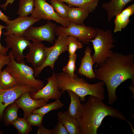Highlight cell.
I'll return each mask as SVG.
<instances>
[{
  "instance_id": "11",
  "label": "cell",
  "mask_w": 134,
  "mask_h": 134,
  "mask_svg": "<svg viewBox=\"0 0 134 134\" xmlns=\"http://www.w3.org/2000/svg\"><path fill=\"white\" fill-rule=\"evenodd\" d=\"M5 41L6 47L11 49L15 61L18 63H25L24 60L25 56L23 52L30 44L29 40L23 36L12 35L6 36Z\"/></svg>"
},
{
  "instance_id": "31",
  "label": "cell",
  "mask_w": 134,
  "mask_h": 134,
  "mask_svg": "<svg viewBox=\"0 0 134 134\" xmlns=\"http://www.w3.org/2000/svg\"><path fill=\"white\" fill-rule=\"evenodd\" d=\"M32 113L28 116L27 119L29 123L31 126H37L39 127L42 125V120L44 115Z\"/></svg>"
},
{
  "instance_id": "29",
  "label": "cell",
  "mask_w": 134,
  "mask_h": 134,
  "mask_svg": "<svg viewBox=\"0 0 134 134\" xmlns=\"http://www.w3.org/2000/svg\"><path fill=\"white\" fill-rule=\"evenodd\" d=\"M68 45L67 50L69 56H72L75 54L76 51L83 47V45L76 37L72 36H68Z\"/></svg>"
},
{
  "instance_id": "19",
  "label": "cell",
  "mask_w": 134,
  "mask_h": 134,
  "mask_svg": "<svg viewBox=\"0 0 134 134\" xmlns=\"http://www.w3.org/2000/svg\"><path fill=\"white\" fill-rule=\"evenodd\" d=\"M134 13V4H133L123 9L115 16L114 32H120L129 23L130 17Z\"/></svg>"
},
{
  "instance_id": "18",
  "label": "cell",
  "mask_w": 134,
  "mask_h": 134,
  "mask_svg": "<svg viewBox=\"0 0 134 134\" xmlns=\"http://www.w3.org/2000/svg\"><path fill=\"white\" fill-rule=\"evenodd\" d=\"M134 0H111L108 3H103L102 7L106 11L107 21H110L114 16L120 13L129 2Z\"/></svg>"
},
{
  "instance_id": "12",
  "label": "cell",
  "mask_w": 134,
  "mask_h": 134,
  "mask_svg": "<svg viewBox=\"0 0 134 134\" xmlns=\"http://www.w3.org/2000/svg\"><path fill=\"white\" fill-rule=\"evenodd\" d=\"M46 79L47 81L46 85L36 92L31 93V97L35 100L59 99L63 93L58 88L56 73L53 72L52 76Z\"/></svg>"
},
{
  "instance_id": "1",
  "label": "cell",
  "mask_w": 134,
  "mask_h": 134,
  "mask_svg": "<svg viewBox=\"0 0 134 134\" xmlns=\"http://www.w3.org/2000/svg\"><path fill=\"white\" fill-rule=\"evenodd\" d=\"M99 67L94 70L95 78L103 81L108 92V103L111 104L116 101V90L122 83L128 79L134 83V55H125L113 52Z\"/></svg>"
},
{
  "instance_id": "38",
  "label": "cell",
  "mask_w": 134,
  "mask_h": 134,
  "mask_svg": "<svg viewBox=\"0 0 134 134\" xmlns=\"http://www.w3.org/2000/svg\"><path fill=\"white\" fill-rule=\"evenodd\" d=\"M1 134V133H0V134Z\"/></svg>"
},
{
  "instance_id": "22",
  "label": "cell",
  "mask_w": 134,
  "mask_h": 134,
  "mask_svg": "<svg viewBox=\"0 0 134 134\" xmlns=\"http://www.w3.org/2000/svg\"><path fill=\"white\" fill-rule=\"evenodd\" d=\"M66 2L70 7H76L84 8L92 12L96 9L99 0H60Z\"/></svg>"
},
{
  "instance_id": "20",
  "label": "cell",
  "mask_w": 134,
  "mask_h": 134,
  "mask_svg": "<svg viewBox=\"0 0 134 134\" xmlns=\"http://www.w3.org/2000/svg\"><path fill=\"white\" fill-rule=\"evenodd\" d=\"M90 12L84 8L74 7H70L67 17L70 22L75 24L83 25L88 17Z\"/></svg>"
},
{
  "instance_id": "26",
  "label": "cell",
  "mask_w": 134,
  "mask_h": 134,
  "mask_svg": "<svg viewBox=\"0 0 134 134\" xmlns=\"http://www.w3.org/2000/svg\"><path fill=\"white\" fill-rule=\"evenodd\" d=\"M11 124L17 130L18 134H27L32 130L31 126L24 118H22L18 117Z\"/></svg>"
},
{
  "instance_id": "34",
  "label": "cell",
  "mask_w": 134,
  "mask_h": 134,
  "mask_svg": "<svg viewBox=\"0 0 134 134\" xmlns=\"http://www.w3.org/2000/svg\"><path fill=\"white\" fill-rule=\"evenodd\" d=\"M6 26H2L0 24V54L7 55V52L9 49L7 47H5L2 46L0 42V39L2 33V30L5 28Z\"/></svg>"
},
{
  "instance_id": "13",
  "label": "cell",
  "mask_w": 134,
  "mask_h": 134,
  "mask_svg": "<svg viewBox=\"0 0 134 134\" xmlns=\"http://www.w3.org/2000/svg\"><path fill=\"white\" fill-rule=\"evenodd\" d=\"M40 20L31 16H19L14 20H10L5 28L6 31L3 34L6 36L12 35L23 36L25 32L30 26Z\"/></svg>"
},
{
  "instance_id": "35",
  "label": "cell",
  "mask_w": 134,
  "mask_h": 134,
  "mask_svg": "<svg viewBox=\"0 0 134 134\" xmlns=\"http://www.w3.org/2000/svg\"><path fill=\"white\" fill-rule=\"evenodd\" d=\"M37 134H52V130L45 128L43 125L39 127L37 132Z\"/></svg>"
},
{
  "instance_id": "5",
  "label": "cell",
  "mask_w": 134,
  "mask_h": 134,
  "mask_svg": "<svg viewBox=\"0 0 134 134\" xmlns=\"http://www.w3.org/2000/svg\"><path fill=\"white\" fill-rule=\"evenodd\" d=\"M97 34L91 42L92 43L94 53L92 57L95 67L97 68L107 58L110 57L115 47V40L112 31L110 29L105 30L96 28Z\"/></svg>"
},
{
  "instance_id": "23",
  "label": "cell",
  "mask_w": 134,
  "mask_h": 134,
  "mask_svg": "<svg viewBox=\"0 0 134 134\" xmlns=\"http://www.w3.org/2000/svg\"><path fill=\"white\" fill-rule=\"evenodd\" d=\"M19 107L14 102L10 104L4 110L2 117L6 125L11 124L17 118L18 111Z\"/></svg>"
},
{
  "instance_id": "30",
  "label": "cell",
  "mask_w": 134,
  "mask_h": 134,
  "mask_svg": "<svg viewBox=\"0 0 134 134\" xmlns=\"http://www.w3.org/2000/svg\"><path fill=\"white\" fill-rule=\"evenodd\" d=\"M77 57L76 53L72 56H69V58L67 64L63 68V71L67 74L72 78H74L77 75L74 73Z\"/></svg>"
},
{
  "instance_id": "33",
  "label": "cell",
  "mask_w": 134,
  "mask_h": 134,
  "mask_svg": "<svg viewBox=\"0 0 134 134\" xmlns=\"http://www.w3.org/2000/svg\"><path fill=\"white\" fill-rule=\"evenodd\" d=\"M10 62V57L8 55L0 54V72L3 67L8 64Z\"/></svg>"
},
{
  "instance_id": "14",
  "label": "cell",
  "mask_w": 134,
  "mask_h": 134,
  "mask_svg": "<svg viewBox=\"0 0 134 134\" xmlns=\"http://www.w3.org/2000/svg\"><path fill=\"white\" fill-rule=\"evenodd\" d=\"M27 47L29 49V51L25 56L27 62L34 68L41 67L46 58L45 46L41 42L33 41L30 42Z\"/></svg>"
},
{
  "instance_id": "2",
  "label": "cell",
  "mask_w": 134,
  "mask_h": 134,
  "mask_svg": "<svg viewBox=\"0 0 134 134\" xmlns=\"http://www.w3.org/2000/svg\"><path fill=\"white\" fill-rule=\"evenodd\" d=\"M98 98L90 95L85 103H81V108L77 119L82 134H97V130L107 116L126 120L131 124L119 110L105 104Z\"/></svg>"
},
{
  "instance_id": "36",
  "label": "cell",
  "mask_w": 134,
  "mask_h": 134,
  "mask_svg": "<svg viewBox=\"0 0 134 134\" xmlns=\"http://www.w3.org/2000/svg\"><path fill=\"white\" fill-rule=\"evenodd\" d=\"M10 19L9 17L4 14L0 10V20L5 22L7 26L9 23L10 20L9 19Z\"/></svg>"
},
{
  "instance_id": "21",
  "label": "cell",
  "mask_w": 134,
  "mask_h": 134,
  "mask_svg": "<svg viewBox=\"0 0 134 134\" xmlns=\"http://www.w3.org/2000/svg\"><path fill=\"white\" fill-rule=\"evenodd\" d=\"M66 91L69 94L70 99V103L67 110V112L72 118L77 119L81 108L80 97L72 91L69 90Z\"/></svg>"
},
{
  "instance_id": "4",
  "label": "cell",
  "mask_w": 134,
  "mask_h": 134,
  "mask_svg": "<svg viewBox=\"0 0 134 134\" xmlns=\"http://www.w3.org/2000/svg\"><path fill=\"white\" fill-rule=\"evenodd\" d=\"M8 55L10 62L5 68L17 81L18 85L23 86L32 87L37 90L44 86V82L36 79L34 76V69L25 64L19 63L15 60L10 51Z\"/></svg>"
},
{
  "instance_id": "9",
  "label": "cell",
  "mask_w": 134,
  "mask_h": 134,
  "mask_svg": "<svg viewBox=\"0 0 134 134\" xmlns=\"http://www.w3.org/2000/svg\"><path fill=\"white\" fill-rule=\"evenodd\" d=\"M34 7L31 14L32 17L40 20H52L65 27L69 26L70 22L67 18H63L59 16L46 0H34Z\"/></svg>"
},
{
  "instance_id": "32",
  "label": "cell",
  "mask_w": 134,
  "mask_h": 134,
  "mask_svg": "<svg viewBox=\"0 0 134 134\" xmlns=\"http://www.w3.org/2000/svg\"><path fill=\"white\" fill-rule=\"evenodd\" d=\"M52 134H68L65 127L60 122H58L55 128L52 130Z\"/></svg>"
},
{
  "instance_id": "24",
  "label": "cell",
  "mask_w": 134,
  "mask_h": 134,
  "mask_svg": "<svg viewBox=\"0 0 134 134\" xmlns=\"http://www.w3.org/2000/svg\"><path fill=\"white\" fill-rule=\"evenodd\" d=\"M18 85L14 77L5 69L0 72V88L5 90L14 87Z\"/></svg>"
},
{
  "instance_id": "25",
  "label": "cell",
  "mask_w": 134,
  "mask_h": 134,
  "mask_svg": "<svg viewBox=\"0 0 134 134\" xmlns=\"http://www.w3.org/2000/svg\"><path fill=\"white\" fill-rule=\"evenodd\" d=\"M34 3V0H20L17 14L21 17L27 16L33 12Z\"/></svg>"
},
{
  "instance_id": "16",
  "label": "cell",
  "mask_w": 134,
  "mask_h": 134,
  "mask_svg": "<svg viewBox=\"0 0 134 134\" xmlns=\"http://www.w3.org/2000/svg\"><path fill=\"white\" fill-rule=\"evenodd\" d=\"M58 120L66 128L70 134H82L80 125L77 119L72 118L67 111L59 112L57 113Z\"/></svg>"
},
{
  "instance_id": "8",
  "label": "cell",
  "mask_w": 134,
  "mask_h": 134,
  "mask_svg": "<svg viewBox=\"0 0 134 134\" xmlns=\"http://www.w3.org/2000/svg\"><path fill=\"white\" fill-rule=\"evenodd\" d=\"M56 24L48 21L45 24L35 27L32 25L25 32L23 36L27 40L41 42L46 41L52 43L55 40Z\"/></svg>"
},
{
  "instance_id": "28",
  "label": "cell",
  "mask_w": 134,
  "mask_h": 134,
  "mask_svg": "<svg viewBox=\"0 0 134 134\" xmlns=\"http://www.w3.org/2000/svg\"><path fill=\"white\" fill-rule=\"evenodd\" d=\"M64 105L59 99L56 100L55 101L48 104H46L39 108L34 110L32 113H38L45 115L49 111L53 110L58 109L62 107Z\"/></svg>"
},
{
  "instance_id": "17",
  "label": "cell",
  "mask_w": 134,
  "mask_h": 134,
  "mask_svg": "<svg viewBox=\"0 0 134 134\" xmlns=\"http://www.w3.org/2000/svg\"><path fill=\"white\" fill-rule=\"evenodd\" d=\"M92 49L89 46H87L84 51V56L81 59L78 73L90 79L95 78L93 68V63L91 55Z\"/></svg>"
},
{
  "instance_id": "27",
  "label": "cell",
  "mask_w": 134,
  "mask_h": 134,
  "mask_svg": "<svg viewBox=\"0 0 134 134\" xmlns=\"http://www.w3.org/2000/svg\"><path fill=\"white\" fill-rule=\"evenodd\" d=\"M51 5L54 10L60 17H67L70 7L60 0H50Z\"/></svg>"
},
{
  "instance_id": "7",
  "label": "cell",
  "mask_w": 134,
  "mask_h": 134,
  "mask_svg": "<svg viewBox=\"0 0 134 134\" xmlns=\"http://www.w3.org/2000/svg\"><path fill=\"white\" fill-rule=\"evenodd\" d=\"M55 43L51 47H45L47 57L44 64L41 67L34 68V76L36 77L39 75L44 68L49 66L53 69L56 61L59 57L63 53L67 51L68 48V36H58L55 39Z\"/></svg>"
},
{
  "instance_id": "3",
  "label": "cell",
  "mask_w": 134,
  "mask_h": 134,
  "mask_svg": "<svg viewBox=\"0 0 134 134\" xmlns=\"http://www.w3.org/2000/svg\"><path fill=\"white\" fill-rule=\"evenodd\" d=\"M56 77L59 90L63 93L67 90L73 92L80 97L82 102L85 101V97L88 95L96 96L102 100L104 99L105 84L102 81L89 84L77 75L72 78L63 71L56 73Z\"/></svg>"
},
{
  "instance_id": "10",
  "label": "cell",
  "mask_w": 134,
  "mask_h": 134,
  "mask_svg": "<svg viewBox=\"0 0 134 134\" xmlns=\"http://www.w3.org/2000/svg\"><path fill=\"white\" fill-rule=\"evenodd\" d=\"M38 90L32 87L17 85L5 90L0 88V122L3 111L8 106L14 102L24 92L35 93Z\"/></svg>"
},
{
  "instance_id": "37",
  "label": "cell",
  "mask_w": 134,
  "mask_h": 134,
  "mask_svg": "<svg viewBox=\"0 0 134 134\" xmlns=\"http://www.w3.org/2000/svg\"><path fill=\"white\" fill-rule=\"evenodd\" d=\"M14 0H7L4 4L0 5V7L3 8V9L5 10L8 4L11 5L13 3Z\"/></svg>"
},
{
  "instance_id": "6",
  "label": "cell",
  "mask_w": 134,
  "mask_h": 134,
  "mask_svg": "<svg viewBox=\"0 0 134 134\" xmlns=\"http://www.w3.org/2000/svg\"><path fill=\"white\" fill-rule=\"evenodd\" d=\"M97 34L96 28L75 24L70 22L67 27L57 26L55 35L58 36L67 37L72 36L76 38L83 44H88L93 39Z\"/></svg>"
},
{
  "instance_id": "15",
  "label": "cell",
  "mask_w": 134,
  "mask_h": 134,
  "mask_svg": "<svg viewBox=\"0 0 134 134\" xmlns=\"http://www.w3.org/2000/svg\"><path fill=\"white\" fill-rule=\"evenodd\" d=\"M31 93L29 91L24 92L14 101L19 107L23 110L24 118L26 119L34 110L46 104L49 101V100L44 99H34L31 97Z\"/></svg>"
}]
</instances>
